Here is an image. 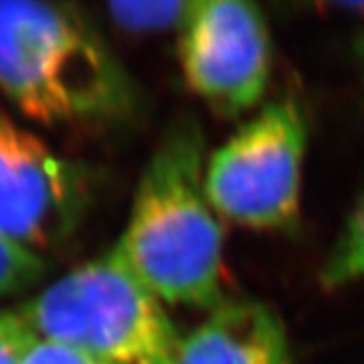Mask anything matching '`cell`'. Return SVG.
<instances>
[{
    "instance_id": "cell-1",
    "label": "cell",
    "mask_w": 364,
    "mask_h": 364,
    "mask_svg": "<svg viewBox=\"0 0 364 364\" xmlns=\"http://www.w3.org/2000/svg\"><path fill=\"white\" fill-rule=\"evenodd\" d=\"M205 140L195 124L166 132L112 249L164 306L210 310L225 299V233L205 191Z\"/></svg>"
},
{
    "instance_id": "cell-2",
    "label": "cell",
    "mask_w": 364,
    "mask_h": 364,
    "mask_svg": "<svg viewBox=\"0 0 364 364\" xmlns=\"http://www.w3.org/2000/svg\"><path fill=\"white\" fill-rule=\"evenodd\" d=\"M0 91L43 126L126 116L134 85L87 16L69 4L0 0Z\"/></svg>"
},
{
    "instance_id": "cell-3",
    "label": "cell",
    "mask_w": 364,
    "mask_h": 364,
    "mask_svg": "<svg viewBox=\"0 0 364 364\" xmlns=\"http://www.w3.org/2000/svg\"><path fill=\"white\" fill-rule=\"evenodd\" d=\"M18 312L39 338L102 364H172L181 342L164 304L112 251L51 282Z\"/></svg>"
},
{
    "instance_id": "cell-4",
    "label": "cell",
    "mask_w": 364,
    "mask_h": 364,
    "mask_svg": "<svg viewBox=\"0 0 364 364\" xmlns=\"http://www.w3.org/2000/svg\"><path fill=\"white\" fill-rule=\"evenodd\" d=\"M308 130L296 102L263 105L205 164V191L221 219L273 231L296 221Z\"/></svg>"
},
{
    "instance_id": "cell-5",
    "label": "cell",
    "mask_w": 364,
    "mask_h": 364,
    "mask_svg": "<svg viewBox=\"0 0 364 364\" xmlns=\"http://www.w3.org/2000/svg\"><path fill=\"white\" fill-rule=\"evenodd\" d=\"M87 200L83 166L0 107V235L43 253L71 237Z\"/></svg>"
},
{
    "instance_id": "cell-6",
    "label": "cell",
    "mask_w": 364,
    "mask_h": 364,
    "mask_svg": "<svg viewBox=\"0 0 364 364\" xmlns=\"http://www.w3.org/2000/svg\"><path fill=\"white\" fill-rule=\"evenodd\" d=\"M188 87L225 114L259 104L269 85L272 43L261 11L243 0H195L181 28Z\"/></svg>"
},
{
    "instance_id": "cell-7",
    "label": "cell",
    "mask_w": 364,
    "mask_h": 364,
    "mask_svg": "<svg viewBox=\"0 0 364 364\" xmlns=\"http://www.w3.org/2000/svg\"><path fill=\"white\" fill-rule=\"evenodd\" d=\"M172 364H291L286 326L257 299L225 298L181 336Z\"/></svg>"
},
{
    "instance_id": "cell-8",
    "label": "cell",
    "mask_w": 364,
    "mask_h": 364,
    "mask_svg": "<svg viewBox=\"0 0 364 364\" xmlns=\"http://www.w3.org/2000/svg\"><path fill=\"white\" fill-rule=\"evenodd\" d=\"M364 279V191L326 257L320 282L336 289Z\"/></svg>"
},
{
    "instance_id": "cell-9",
    "label": "cell",
    "mask_w": 364,
    "mask_h": 364,
    "mask_svg": "<svg viewBox=\"0 0 364 364\" xmlns=\"http://www.w3.org/2000/svg\"><path fill=\"white\" fill-rule=\"evenodd\" d=\"M193 9V2H109L105 6L112 23L128 33H164L181 31Z\"/></svg>"
},
{
    "instance_id": "cell-10",
    "label": "cell",
    "mask_w": 364,
    "mask_h": 364,
    "mask_svg": "<svg viewBox=\"0 0 364 364\" xmlns=\"http://www.w3.org/2000/svg\"><path fill=\"white\" fill-rule=\"evenodd\" d=\"M47 257L0 235V299L37 287L47 277Z\"/></svg>"
},
{
    "instance_id": "cell-11",
    "label": "cell",
    "mask_w": 364,
    "mask_h": 364,
    "mask_svg": "<svg viewBox=\"0 0 364 364\" xmlns=\"http://www.w3.org/2000/svg\"><path fill=\"white\" fill-rule=\"evenodd\" d=\"M35 336L18 310H0V364H21Z\"/></svg>"
},
{
    "instance_id": "cell-12",
    "label": "cell",
    "mask_w": 364,
    "mask_h": 364,
    "mask_svg": "<svg viewBox=\"0 0 364 364\" xmlns=\"http://www.w3.org/2000/svg\"><path fill=\"white\" fill-rule=\"evenodd\" d=\"M21 364H102L95 358H91L90 354L77 350L73 346H67L55 340L39 338L31 342V346L26 348L25 356Z\"/></svg>"
},
{
    "instance_id": "cell-13",
    "label": "cell",
    "mask_w": 364,
    "mask_h": 364,
    "mask_svg": "<svg viewBox=\"0 0 364 364\" xmlns=\"http://www.w3.org/2000/svg\"><path fill=\"white\" fill-rule=\"evenodd\" d=\"M360 51H363L364 55V31H363V35H360Z\"/></svg>"
}]
</instances>
